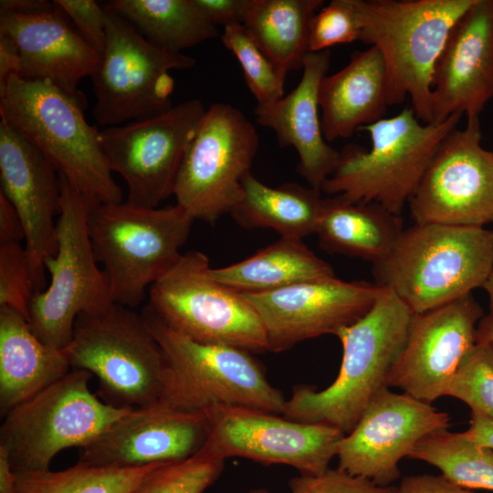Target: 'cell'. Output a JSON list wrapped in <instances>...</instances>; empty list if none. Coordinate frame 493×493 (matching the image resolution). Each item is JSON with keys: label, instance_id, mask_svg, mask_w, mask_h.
Returning a JSON list of instances; mask_svg holds the SVG:
<instances>
[{"label": "cell", "instance_id": "cell-1", "mask_svg": "<svg viewBox=\"0 0 493 493\" xmlns=\"http://www.w3.org/2000/svg\"><path fill=\"white\" fill-rule=\"evenodd\" d=\"M413 314L393 292L382 288L369 312L336 335L343 354L335 381L319 392L308 385L295 386L281 415L351 433L372 399L389 389Z\"/></svg>", "mask_w": 493, "mask_h": 493}, {"label": "cell", "instance_id": "cell-2", "mask_svg": "<svg viewBox=\"0 0 493 493\" xmlns=\"http://www.w3.org/2000/svg\"><path fill=\"white\" fill-rule=\"evenodd\" d=\"M84 97L49 80L11 75L0 89V116L57 168L89 204L123 202L100 140L83 113Z\"/></svg>", "mask_w": 493, "mask_h": 493}, {"label": "cell", "instance_id": "cell-3", "mask_svg": "<svg viewBox=\"0 0 493 493\" xmlns=\"http://www.w3.org/2000/svg\"><path fill=\"white\" fill-rule=\"evenodd\" d=\"M372 272L414 314L440 307L483 287L493 272V230L414 223Z\"/></svg>", "mask_w": 493, "mask_h": 493}, {"label": "cell", "instance_id": "cell-4", "mask_svg": "<svg viewBox=\"0 0 493 493\" xmlns=\"http://www.w3.org/2000/svg\"><path fill=\"white\" fill-rule=\"evenodd\" d=\"M476 0H354L362 43L381 53L387 105L411 100L423 123L434 122L435 63L459 17Z\"/></svg>", "mask_w": 493, "mask_h": 493}, {"label": "cell", "instance_id": "cell-5", "mask_svg": "<svg viewBox=\"0 0 493 493\" xmlns=\"http://www.w3.org/2000/svg\"><path fill=\"white\" fill-rule=\"evenodd\" d=\"M462 116L423 123L409 106L361 128L368 132L371 148L346 146L320 191L351 202L377 203L401 215L441 142Z\"/></svg>", "mask_w": 493, "mask_h": 493}, {"label": "cell", "instance_id": "cell-6", "mask_svg": "<svg viewBox=\"0 0 493 493\" xmlns=\"http://www.w3.org/2000/svg\"><path fill=\"white\" fill-rule=\"evenodd\" d=\"M193 221L177 204L146 208L127 201L88 202L89 240L115 304L142 303L147 288L181 257Z\"/></svg>", "mask_w": 493, "mask_h": 493}, {"label": "cell", "instance_id": "cell-7", "mask_svg": "<svg viewBox=\"0 0 493 493\" xmlns=\"http://www.w3.org/2000/svg\"><path fill=\"white\" fill-rule=\"evenodd\" d=\"M71 369L94 374L105 403L135 409L164 399L169 366L145 319L111 304L79 314L70 342L62 350Z\"/></svg>", "mask_w": 493, "mask_h": 493}, {"label": "cell", "instance_id": "cell-8", "mask_svg": "<svg viewBox=\"0 0 493 493\" xmlns=\"http://www.w3.org/2000/svg\"><path fill=\"white\" fill-rule=\"evenodd\" d=\"M90 375L71 369L4 416L0 447L14 472L49 469L58 452L85 446L132 410L98 399L89 388Z\"/></svg>", "mask_w": 493, "mask_h": 493}, {"label": "cell", "instance_id": "cell-9", "mask_svg": "<svg viewBox=\"0 0 493 493\" xmlns=\"http://www.w3.org/2000/svg\"><path fill=\"white\" fill-rule=\"evenodd\" d=\"M142 315L169 366L163 400L187 410L239 406L282 414L286 399L243 349L194 341L165 325L147 306Z\"/></svg>", "mask_w": 493, "mask_h": 493}, {"label": "cell", "instance_id": "cell-10", "mask_svg": "<svg viewBox=\"0 0 493 493\" xmlns=\"http://www.w3.org/2000/svg\"><path fill=\"white\" fill-rule=\"evenodd\" d=\"M59 178L58 249L44 261L50 282L32 299L28 323L42 341L63 350L71 341L79 314L103 310L114 302L89 240L88 201L60 173Z\"/></svg>", "mask_w": 493, "mask_h": 493}, {"label": "cell", "instance_id": "cell-11", "mask_svg": "<svg viewBox=\"0 0 493 493\" xmlns=\"http://www.w3.org/2000/svg\"><path fill=\"white\" fill-rule=\"evenodd\" d=\"M209 258L191 250L149 289L147 307L169 328L205 344L267 351L260 318L243 294L215 281Z\"/></svg>", "mask_w": 493, "mask_h": 493}, {"label": "cell", "instance_id": "cell-12", "mask_svg": "<svg viewBox=\"0 0 493 493\" xmlns=\"http://www.w3.org/2000/svg\"><path fill=\"white\" fill-rule=\"evenodd\" d=\"M104 9L106 47L90 77L95 120L111 127L169 110L174 89L170 71L190 68L195 59L152 45L122 17Z\"/></svg>", "mask_w": 493, "mask_h": 493}, {"label": "cell", "instance_id": "cell-13", "mask_svg": "<svg viewBox=\"0 0 493 493\" xmlns=\"http://www.w3.org/2000/svg\"><path fill=\"white\" fill-rule=\"evenodd\" d=\"M258 146L257 131L240 110L212 104L182 161L176 204L194 220L210 225L230 214L242 198L241 180L250 172Z\"/></svg>", "mask_w": 493, "mask_h": 493}, {"label": "cell", "instance_id": "cell-14", "mask_svg": "<svg viewBox=\"0 0 493 493\" xmlns=\"http://www.w3.org/2000/svg\"><path fill=\"white\" fill-rule=\"evenodd\" d=\"M205 110L198 99H191L160 114L100 131L109 166L128 187V203L155 208L174 194L182 161Z\"/></svg>", "mask_w": 493, "mask_h": 493}, {"label": "cell", "instance_id": "cell-15", "mask_svg": "<svg viewBox=\"0 0 493 493\" xmlns=\"http://www.w3.org/2000/svg\"><path fill=\"white\" fill-rule=\"evenodd\" d=\"M481 140L478 117L443 140L409 200L415 224L493 223V151Z\"/></svg>", "mask_w": 493, "mask_h": 493}, {"label": "cell", "instance_id": "cell-16", "mask_svg": "<svg viewBox=\"0 0 493 493\" xmlns=\"http://www.w3.org/2000/svg\"><path fill=\"white\" fill-rule=\"evenodd\" d=\"M204 412L209 424L204 446L213 453L224 459L239 456L263 465L289 466L303 476L326 471L345 435L330 425L246 407L215 405Z\"/></svg>", "mask_w": 493, "mask_h": 493}, {"label": "cell", "instance_id": "cell-17", "mask_svg": "<svg viewBox=\"0 0 493 493\" xmlns=\"http://www.w3.org/2000/svg\"><path fill=\"white\" fill-rule=\"evenodd\" d=\"M381 291L374 282L333 277L243 296L261 320L267 351L279 352L309 339L336 336L365 316Z\"/></svg>", "mask_w": 493, "mask_h": 493}, {"label": "cell", "instance_id": "cell-18", "mask_svg": "<svg viewBox=\"0 0 493 493\" xmlns=\"http://www.w3.org/2000/svg\"><path fill=\"white\" fill-rule=\"evenodd\" d=\"M484 316L472 293L413 314L389 386L427 404L446 395L460 364L477 342V325Z\"/></svg>", "mask_w": 493, "mask_h": 493}, {"label": "cell", "instance_id": "cell-19", "mask_svg": "<svg viewBox=\"0 0 493 493\" xmlns=\"http://www.w3.org/2000/svg\"><path fill=\"white\" fill-rule=\"evenodd\" d=\"M447 413L406 393L386 389L375 396L353 430L341 439L339 468L391 486L401 474L402 458L409 456L425 436L449 427Z\"/></svg>", "mask_w": 493, "mask_h": 493}, {"label": "cell", "instance_id": "cell-20", "mask_svg": "<svg viewBox=\"0 0 493 493\" xmlns=\"http://www.w3.org/2000/svg\"><path fill=\"white\" fill-rule=\"evenodd\" d=\"M209 435L204 411L166 400L132 409L81 447V463L134 468L182 460L197 453Z\"/></svg>", "mask_w": 493, "mask_h": 493}, {"label": "cell", "instance_id": "cell-21", "mask_svg": "<svg viewBox=\"0 0 493 493\" xmlns=\"http://www.w3.org/2000/svg\"><path fill=\"white\" fill-rule=\"evenodd\" d=\"M2 193L17 211L35 293L45 290L44 261L58 249L60 178L57 168L20 132L0 121ZM35 294V295H36Z\"/></svg>", "mask_w": 493, "mask_h": 493}, {"label": "cell", "instance_id": "cell-22", "mask_svg": "<svg viewBox=\"0 0 493 493\" xmlns=\"http://www.w3.org/2000/svg\"><path fill=\"white\" fill-rule=\"evenodd\" d=\"M493 98V0H476L452 27L435 63L434 122L479 117Z\"/></svg>", "mask_w": 493, "mask_h": 493}, {"label": "cell", "instance_id": "cell-23", "mask_svg": "<svg viewBox=\"0 0 493 493\" xmlns=\"http://www.w3.org/2000/svg\"><path fill=\"white\" fill-rule=\"evenodd\" d=\"M55 3L33 13L0 14V32L16 43L21 60L18 76L26 80H49L72 96H80L79 81L91 77L101 57L68 22Z\"/></svg>", "mask_w": 493, "mask_h": 493}, {"label": "cell", "instance_id": "cell-24", "mask_svg": "<svg viewBox=\"0 0 493 493\" xmlns=\"http://www.w3.org/2000/svg\"><path fill=\"white\" fill-rule=\"evenodd\" d=\"M330 52H309L298 86L288 95L266 107L257 106V122L273 130L281 147L298 152V173L310 187L320 190L332 173L340 152L325 140L319 116V88L330 68Z\"/></svg>", "mask_w": 493, "mask_h": 493}, {"label": "cell", "instance_id": "cell-25", "mask_svg": "<svg viewBox=\"0 0 493 493\" xmlns=\"http://www.w3.org/2000/svg\"><path fill=\"white\" fill-rule=\"evenodd\" d=\"M383 57L375 47L351 54L348 64L326 75L319 88L321 129L330 142L349 138L381 119L388 107Z\"/></svg>", "mask_w": 493, "mask_h": 493}, {"label": "cell", "instance_id": "cell-26", "mask_svg": "<svg viewBox=\"0 0 493 493\" xmlns=\"http://www.w3.org/2000/svg\"><path fill=\"white\" fill-rule=\"evenodd\" d=\"M62 350L42 341L19 312L0 307V412L13 408L65 376Z\"/></svg>", "mask_w": 493, "mask_h": 493}, {"label": "cell", "instance_id": "cell-27", "mask_svg": "<svg viewBox=\"0 0 493 493\" xmlns=\"http://www.w3.org/2000/svg\"><path fill=\"white\" fill-rule=\"evenodd\" d=\"M404 229L402 216L377 203L351 202L333 195L323 199L315 234L323 250L373 265L391 252Z\"/></svg>", "mask_w": 493, "mask_h": 493}, {"label": "cell", "instance_id": "cell-28", "mask_svg": "<svg viewBox=\"0 0 493 493\" xmlns=\"http://www.w3.org/2000/svg\"><path fill=\"white\" fill-rule=\"evenodd\" d=\"M215 281L241 293H262L335 277L332 267L302 239L280 237L236 264L208 270Z\"/></svg>", "mask_w": 493, "mask_h": 493}, {"label": "cell", "instance_id": "cell-29", "mask_svg": "<svg viewBox=\"0 0 493 493\" xmlns=\"http://www.w3.org/2000/svg\"><path fill=\"white\" fill-rule=\"evenodd\" d=\"M241 185L242 198L230 213L238 226L271 228L288 238L315 234L323 202L320 190L296 183L271 187L251 172L244 175Z\"/></svg>", "mask_w": 493, "mask_h": 493}, {"label": "cell", "instance_id": "cell-30", "mask_svg": "<svg viewBox=\"0 0 493 493\" xmlns=\"http://www.w3.org/2000/svg\"><path fill=\"white\" fill-rule=\"evenodd\" d=\"M323 0H246L244 26L282 72L302 68L310 23Z\"/></svg>", "mask_w": 493, "mask_h": 493}, {"label": "cell", "instance_id": "cell-31", "mask_svg": "<svg viewBox=\"0 0 493 493\" xmlns=\"http://www.w3.org/2000/svg\"><path fill=\"white\" fill-rule=\"evenodd\" d=\"M104 8L122 17L152 45L173 52L219 36L193 0H112Z\"/></svg>", "mask_w": 493, "mask_h": 493}, {"label": "cell", "instance_id": "cell-32", "mask_svg": "<svg viewBox=\"0 0 493 493\" xmlns=\"http://www.w3.org/2000/svg\"><path fill=\"white\" fill-rule=\"evenodd\" d=\"M408 457L433 465L460 487L493 490V450L477 445L465 432L444 429L429 434Z\"/></svg>", "mask_w": 493, "mask_h": 493}, {"label": "cell", "instance_id": "cell-33", "mask_svg": "<svg viewBox=\"0 0 493 493\" xmlns=\"http://www.w3.org/2000/svg\"><path fill=\"white\" fill-rule=\"evenodd\" d=\"M160 464L119 468L79 462L60 471L47 469L15 474L18 493H131Z\"/></svg>", "mask_w": 493, "mask_h": 493}, {"label": "cell", "instance_id": "cell-34", "mask_svg": "<svg viewBox=\"0 0 493 493\" xmlns=\"http://www.w3.org/2000/svg\"><path fill=\"white\" fill-rule=\"evenodd\" d=\"M225 460L204 446L190 457L160 464L131 493H203L220 477Z\"/></svg>", "mask_w": 493, "mask_h": 493}, {"label": "cell", "instance_id": "cell-35", "mask_svg": "<svg viewBox=\"0 0 493 493\" xmlns=\"http://www.w3.org/2000/svg\"><path fill=\"white\" fill-rule=\"evenodd\" d=\"M220 37L240 63L246 86L257 106L271 105L284 97L287 74L265 55L244 25L225 27Z\"/></svg>", "mask_w": 493, "mask_h": 493}, {"label": "cell", "instance_id": "cell-36", "mask_svg": "<svg viewBox=\"0 0 493 493\" xmlns=\"http://www.w3.org/2000/svg\"><path fill=\"white\" fill-rule=\"evenodd\" d=\"M446 395L493 419V341H477L465 358Z\"/></svg>", "mask_w": 493, "mask_h": 493}, {"label": "cell", "instance_id": "cell-37", "mask_svg": "<svg viewBox=\"0 0 493 493\" xmlns=\"http://www.w3.org/2000/svg\"><path fill=\"white\" fill-rule=\"evenodd\" d=\"M362 31L354 0H332L311 20L309 51L320 52L335 45L360 41Z\"/></svg>", "mask_w": 493, "mask_h": 493}, {"label": "cell", "instance_id": "cell-38", "mask_svg": "<svg viewBox=\"0 0 493 493\" xmlns=\"http://www.w3.org/2000/svg\"><path fill=\"white\" fill-rule=\"evenodd\" d=\"M35 294L25 246L16 242L0 244V307H8L28 320Z\"/></svg>", "mask_w": 493, "mask_h": 493}, {"label": "cell", "instance_id": "cell-39", "mask_svg": "<svg viewBox=\"0 0 493 493\" xmlns=\"http://www.w3.org/2000/svg\"><path fill=\"white\" fill-rule=\"evenodd\" d=\"M289 488L290 493H397L396 487L380 486L339 467L316 476L299 475L290 479Z\"/></svg>", "mask_w": 493, "mask_h": 493}, {"label": "cell", "instance_id": "cell-40", "mask_svg": "<svg viewBox=\"0 0 493 493\" xmlns=\"http://www.w3.org/2000/svg\"><path fill=\"white\" fill-rule=\"evenodd\" d=\"M72 20L79 34L100 57L106 47V11L93 0H55Z\"/></svg>", "mask_w": 493, "mask_h": 493}, {"label": "cell", "instance_id": "cell-41", "mask_svg": "<svg viewBox=\"0 0 493 493\" xmlns=\"http://www.w3.org/2000/svg\"><path fill=\"white\" fill-rule=\"evenodd\" d=\"M193 3L204 17L215 26L220 25L225 28L244 24L246 0H193Z\"/></svg>", "mask_w": 493, "mask_h": 493}, {"label": "cell", "instance_id": "cell-42", "mask_svg": "<svg viewBox=\"0 0 493 493\" xmlns=\"http://www.w3.org/2000/svg\"><path fill=\"white\" fill-rule=\"evenodd\" d=\"M397 493H476L460 487L443 475H413L404 477L397 488Z\"/></svg>", "mask_w": 493, "mask_h": 493}, {"label": "cell", "instance_id": "cell-43", "mask_svg": "<svg viewBox=\"0 0 493 493\" xmlns=\"http://www.w3.org/2000/svg\"><path fill=\"white\" fill-rule=\"evenodd\" d=\"M22 240H25V231L21 218L10 201L0 193V244Z\"/></svg>", "mask_w": 493, "mask_h": 493}, {"label": "cell", "instance_id": "cell-44", "mask_svg": "<svg viewBox=\"0 0 493 493\" xmlns=\"http://www.w3.org/2000/svg\"><path fill=\"white\" fill-rule=\"evenodd\" d=\"M20 66V55L16 43L10 37L0 32V89L11 75H18Z\"/></svg>", "mask_w": 493, "mask_h": 493}, {"label": "cell", "instance_id": "cell-45", "mask_svg": "<svg viewBox=\"0 0 493 493\" xmlns=\"http://www.w3.org/2000/svg\"><path fill=\"white\" fill-rule=\"evenodd\" d=\"M466 435L477 445L493 450V419L471 411L470 425Z\"/></svg>", "mask_w": 493, "mask_h": 493}, {"label": "cell", "instance_id": "cell-46", "mask_svg": "<svg viewBox=\"0 0 493 493\" xmlns=\"http://www.w3.org/2000/svg\"><path fill=\"white\" fill-rule=\"evenodd\" d=\"M54 6L46 0H1L0 14L3 13H33L50 9Z\"/></svg>", "mask_w": 493, "mask_h": 493}, {"label": "cell", "instance_id": "cell-47", "mask_svg": "<svg viewBox=\"0 0 493 493\" xmlns=\"http://www.w3.org/2000/svg\"><path fill=\"white\" fill-rule=\"evenodd\" d=\"M0 493H18L16 474L3 447H0Z\"/></svg>", "mask_w": 493, "mask_h": 493}, {"label": "cell", "instance_id": "cell-48", "mask_svg": "<svg viewBox=\"0 0 493 493\" xmlns=\"http://www.w3.org/2000/svg\"><path fill=\"white\" fill-rule=\"evenodd\" d=\"M477 341H493V318L484 316L477 325Z\"/></svg>", "mask_w": 493, "mask_h": 493}, {"label": "cell", "instance_id": "cell-49", "mask_svg": "<svg viewBox=\"0 0 493 493\" xmlns=\"http://www.w3.org/2000/svg\"><path fill=\"white\" fill-rule=\"evenodd\" d=\"M488 298L489 316L493 318V272L490 274L483 287Z\"/></svg>", "mask_w": 493, "mask_h": 493}, {"label": "cell", "instance_id": "cell-50", "mask_svg": "<svg viewBox=\"0 0 493 493\" xmlns=\"http://www.w3.org/2000/svg\"><path fill=\"white\" fill-rule=\"evenodd\" d=\"M246 493H270V492L267 490L266 488H259L251 489Z\"/></svg>", "mask_w": 493, "mask_h": 493}]
</instances>
